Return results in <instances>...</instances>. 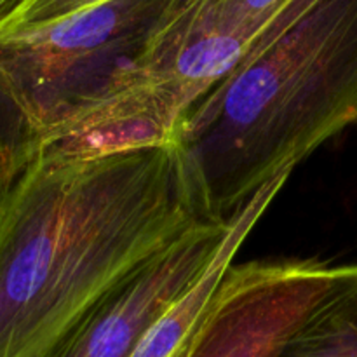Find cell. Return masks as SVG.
<instances>
[{
  "mask_svg": "<svg viewBox=\"0 0 357 357\" xmlns=\"http://www.w3.org/2000/svg\"><path fill=\"white\" fill-rule=\"evenodd\" d=\"M208 220L178 139L45 150L0 197V357L45 356L110 289Z\"/></svg>",
  "mask_w": 357,
  "mask_h": 357,
  "instance_id": "cell-1",
  "label": "cell"
},
{
  "mask_svg": "<svg viewBox=\"0 0 357 357\" xmlns=\"http://www.w3.org/2000/svg\"><path fill=\"white\" fill-rule=\"evenodd\" d=\"M229 16L243 21H267L284 0H218Z\"/></svg>",
  "mask_w": 357,
  "mask_h": 357,
  "instance_id": "cell-9",
  "label": "cell"
},
{
  "mask_svg": "<svg viewBox=\"0 0 357 357\" xmlns=\"http://www.w3.org/2000/svg\"><path fill=\"white\" fill-rule=\"evenodd\" d=\"M108 0H31L23 13L6 28L30 26V24L51 23V21L61 20V17L72 16V14L86 10L89 7L100 6Z\"/></svg>",
  "mask_w": 357,
  "mask_h": 357,
  "instance_id": "cell-8",
  "label": "cell"
},
{
  "mask_svg": "<svg viewBox=\"0 0 357 357\" xmlns=\"http://www.w3.org/2000/svg\"><path fill=\"white\" fill-rule=\"evenodd\" d=\"M272 17L243 21L218 0H180L114 91L49 149L101 152L176 139L185 115L229 75Z\"/></svg>",
  "mask_w": 357,
  "mask_h": 357,
  "instance_id": "cell-4",
  "label": "cell"
},
{
  "mask_svg": "<svg viewBox=\"0 0 357 357\" xmlns=\"http://www.w3.org/2000/svg\"><path fill=\"white\" fill-rule=\"evenodd\" d=\"M180 0H108L0 33V197L114 91Z\"/></svg>",
  "mask_w": 357,
  "mask_h": 357,
  "instance_id": "cell-3",
  "label": "cell"
},
{
  "mask_svg": "<svg viewBox=\"0 0 357 357\" xmlns=\"http://www.w3.org/2000/svg\"><path fill=\"white\" fill-rule=\"evenodd\" d=\"M279 357H357V265H342Z\"/></svg>",
  "mask_w": 357,
  "mask_h": 357,
  "instance_id": "cell-7",
  "label": "cell"
},
{
  "mask_svg": "<svg viewBox=\"0 0 357 357\" xmlns=\"http://www.w3.org/2000/svg\"><path fill=\"white\" fill-rule=\"evenodd\" d=\"M338 272L317 260L232 264L181 357H279Z\"/></svg>",
  "mask_w": 357,
  "mask_h": 357,
  "instance_id": "cell-5",
  "label": "cell"
},
{
  "mask_svg": "<svg viewBox=\"0 0 357 357\" xmlns=\"http://www.w3.org/2000/svg\"><path fill=\"white\" fill-rule=\"evenodd\" d=\"M31 0H0V33L20 16Z\"/></svg>",
  "mask_w": 357,
  "mask_h": 357,
  "instance_id": "cell-10",
  "label": "cell"
},
{
  "mask_svg": "<svg viewBox=\"0 0 357 357\" xmlns=\"http://www.w3.org/2000/svg\"><path fill=\"white\" fill-rule=\"evenodd\" d=\"M232 227L208 220L119 282L42 357H131L167 307L201 275Z\"/></svg>",
  "mask_w": 357,
  "mask_h": 357,
  "instance_id": "cell-6",
  "label": "cell"
},
{
  "mask_svg": "<svg viewBox=\"0 0 357 357\" xmlns=\"http://www.w3.org/2000/svg\"><path fill=\"white\" fill-rule=\"evenodd\" d=\"M357 126V0H284L178 128L215 220Z\"/></svg>",
  "mask_w": 357,
  "mask_h": 357,
  "instance_id": "cell-2",
  "label": "cell"
}]
</instances>
